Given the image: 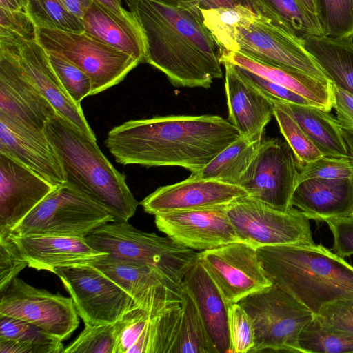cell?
I'll return each instance as SVG.
<instances>
[{
  "label": "cell",
  "mask_w": 353,
  "mask_h": 353,
  "mask_svg": "<svg viewBox=\"0 0 353 353\" xmlns=\"http://www.w3.org/2000/svg\"><path fill=\"white\" fill-rule=\"evenodd\" d=\"M157 228L174 241L194 250H208L238 241L226 205L155 215Z\"/></svg>",
  "instance_id": "17"
},
{
  "label": "cell",
  "mask_w": 353,
  "mask_h": 353,
  "mask_svg": "<svg viewBox=\"0 0 353 353\" xmlns=\"http://www.w3.org/2000/svg\"><path fill=\"white\" fill-rule=\"evenodd\" d=\"M54 188L30 169L0 153V235L10 234Z\"/></svg>",
  "instance_id": "19"
},
{
  "label": "cell",
  "mask_w": 353,
  "mask_h": 353,
  "mask_svg": "<svg viewBox=\"0 0 353 353\" xmlns=\"http://www.w3.org/2000/svg\"><path fill=\"white\" fill-rule=\"evenodd\" d=\"M270 98L274 104V116L281 134L294 152L297 166L306 165L323 157L294 119L286 102Z\"/></svg>",
  "instance_id": "35"
},
{
  "label": "cell",
  "mask_w": 353,
  "mask_h": 353,
  "mask_svg": "<svg viewBox=\"0 0 353 353\" xmlns=\"http://www.w3.org/2000/svg\"><path fill=\"white\" fill-rule=\"evenodd\" d=\"M286 103L294 119L324 156L352 157L338 119L314 106Z\"/></svg>",
  "instance_id": "29"
},
{
  "label": "cell",
  "mask_w": 353,
  "mask_h": 353,
  "mask_svg": "<svg viewBox=\"0 0 353 353\" xmlns=\"http://www.w3.org/2000/svg\"><path fill=\"white\" fill-rule=\"evenodd\" d=\"M324 36L353 39V0H315Z\"/></svg>",
  "instance_id": "38"
},
{
  "label": "cell",
  "mask_w": 353,
  "mask_h": 353,
  "mask_svg": "<svg viewBox=\"0 0 353 353\" xmlns=\"http://www.w3.org/2000/svg\"><path fill=\"white\" fill-rule=\"evenodd\" d=\"M203 24L211 33L220 51H230L236 29L250 18L254 11L249 7L238 4L232 7L200 9Z\"/></svg>",
  "instance_id": "34"
},
{
  "label": "cell",
  "mask_w": 353,
  "mask_h": 353,
  "mask_svg": "<svg viewBox=\"0 0 353 353\" xmlns=\"http://www.w3.org/2000/svg\"><path fill=\"white\" fill-rule=\"evenodd\" d=\"M248 196L241 187L190 175L174 184L161 186L140 203L144 211L162 213L225 206Z\"/></svg>",
  "instance_id": "18"
},
{
  "label": "cell",
  "mask_w": 353,
  "mask_h": 353,
  "mask_svg": "<svg viewBox=\"0 0 353 353\" xmlns=\"http://www.w3.org/2000/svg\"><path fill=\"white\" fill-rule=\"evenodd\" d=\"M302 353L353 352V334L325 327L314 316L301 334Z\"/></svg>",
  "instance_id": "36"
},
{
  "label": "cell",
  "mask_w": 353,
  "mask_h": 353,
  "mask_svg": "<svg viewBox=\"0 0 353 353\" xmlns=\"http://www.w3.org/2000/svg\"><path fill=\"white\" fill-rule=\"evenodd\" d=\"M0 338L28 343L40 347L43 353H63L62 341L42 328L19 319L0 316Z\"/></svg>",
  "instance_id": "39"
},
{
  "label": "cell",
  "mask_w": 353,
  "mask_h": 353,
  "mask_svg": "<svg viewBox=\"0 0 353 353\" xmlns=\"http://www.w3.org/2000/svg\"><path fill=\"white\" fill-rule=\"evenodd\" d=\"M122 19L135 25H139L133 14L127 10L130 0H94Z\"/></svg>",
  "instance_id": "52"
},
{
  "label": "cell",
  "mask_w": 353,
  "mask_h": 353,
  "mask_svg": "<svg viewBox=\"0 0 353 353\" xmlns=\"http://www.w3.org/2000/svg\"><path fill=\"white\" fill-rule=\"evenodd\" d=\"M37 28L25 11L0 8V48L19 52L26 43L37 39Z\"/></svg>",
  "instance_id": "40"
},
{
  "label": "cell",
  "mask_w": 353,
  "mask_h": 353,
  "mask_svg": "<svg viewBox=\"0 0 353 353\" xmlns=\"http://www.w3.org/2000/svg\"><path fill=\"white\" fill-rule=\"evenodd\" d=\"M272 284L316 315L325 305L353 299V266L321 244L256 248Z\"/></svg>",
  "instance_id": "3"
},
{
  "label": "cell",
  "mask_w": 353,
  "mask_h": 353,
  "mask_svg": "<svg viewBox=\"0 0 353 353\" xmlns=\"http://www.w3.org/2000/svg\"><path fill=\"white\" fill-rule=\"evenodd\" d=\"M241 136L220 116L172 115L126 121L105 143L117 163L179 166L195 174Z\"/></svg>",
  "instance_id": "1"
},
{
  "label": "cell",
  "mask_w": 353,
  "mask_h": 353,
  "mask_svg": "<svg viewBox=\"0 0 353 353\" xmlns=\"http://www.w3.org/2000/svg\"><path fill=\"white\" fill-rule=\"evenodd\" d=\"M232 64L241 74L268 96L289 103L316 107L312 102L296 92L266 79L240 65Z\"/></svg>",
  "instance_id": "48"
},
{
  "label": "cell",
  "mask_w": 353,
  "mask_h": 353,
  "mask_svg": "<svg viewBox=\"0 0 353 353\" xmlns=\"http://www.w3.org/2000/svg\"><path fill=\"white\" fill-rule=\"evenodd\" d=\"M0 153L30 169L55 188L65 183L61 163L44 130L0 117Z\"/></svg>",
  "instance_id": "20"
},
{
  "label": "cell",
  "mask_w": 353,
  "mask_h": 353,
  "mask_svg": "<svg viewBox=\"0 0 353 353\" xmlns=\"http://www.w3.org/2000/svg\"><path fill=\"white\" fill-rule=\"evenodd\" d=\"M85 238L109 258L153 266L181 284L199 259L194 250L167 236L139 230L128 221L108 223Z\"/></svg>",
  "instance_id": "5"
},
{
  "label": "cell",
  "mask_w": 353,
  "mask_h": 353,
  "mask_svg": "<svg viewBox=\"0 0 353 353\" xmlns=\"http://www.w3.org/2000/svg\"><path fill=\"white\" fill-rule=\"evenodd\" d=\"M63 284L84 323H114L136 305L131 296L93 265L57 268Z\"/></svg>",
  "instance_id": "11"
},
{
  "label": "cell",
  "mask_w": 353,
  "mask_h": 353,
  "mask_svg": "<svg viewBox=\"0 0 353 353\" xmlns=\"http://www.w3.org/2000/svg\"><path fill=\"white\" fill-rule=\"evenodd\" d=\"M221 63L227 61L282 85L327 112L333 108V84L300 71L271 66L255 61L240 53L220 51Z\"/></svg>",
  "instance_id": "26"
},
{
  "label": "cell",
  "mask_w": 353,
  "mask_h": 353,
  "mask_svg": "<svg viewBox=\"0 0 353 353\" xmlns=\"http://www.w3.org/2000/svg\"><path fill=\"white\" fill-rule=\"evenodd\" d=\"M334 104L337 119L343 127L353 128V95L333 85Z\"/></svg>",
  "instance_id": "50"
},
{
  "label": "cell",
  "mask_w": 353,
  "mask_h": 353,
  "mask_svg": "<svg viewBox=\"0 0 353 353\" xmlns=\"http://www.w3.org/2000/svg\"><path fill=\"white\" fill-rule=\"evenodd\" d=\"M229 353L250 352L254 345V328L247 312L238 303L228 306Z\"/></svg>",
  "instance_id": "44"
},
{
  "label": "cell",
  "mask_w": 353,
  "mask_h": 353,
  "mask_svg": "<svg viewBox=\"0 0 353 353\" xmlns=\"http://www.w3.org/2000/svg\"><path fill=\"white\" fill-rule=\"evenodd\" d=\"M26 12L37 28L84 32L81 19L70 12L61 0H28Z\"/></svg>",
  "instance_id": "37"
},
{
  "label": "cell",
  "mask_w": 353,
  "mask_h": 353,
  "mask_svg": "<svg viewBox=\"0 0 353 353\" xmlns=\"http://www.w3.org/2000/svg\"><path fill=\"white\" fill-rule=\"evenodd\" d=\"M343 132V137L347 143L348 150L353 158V129L349 128H342Z\"/></svg>",
  "instance_id": "56"
},
{
  "label": "cell",
  "mask_w": 353,
  "mask_h": 353,
  "mask_svg": "<svg viewBox=\"0 0 353 353\" xmlns=\"http://www.w3.org/2000/svg\"><path fill=\"white\" fill-rule=\"evenodd\" d=\"M0 353H43L34 345L14 339L0 338Z\"/></svg>",
  "instance_id": "53"
},
{
  "label": "cell",
  "mask_w": 353,
  "mask_h": 353,
  "mask_svg": "<svg viewBox=\"0 0 353 353\" xmlns=\"http://www.w3.org/2000/svg\"><path fill=\"white\" fill-rule=\"evenodd\" d=\"M19 59L25 72L52 105L57 114L89 137L96 139L81 105L71 98L63 86L50 62L47 51L37 39L21 47Z\"/></svg>",
  "instance_id": "23"
},
{
  "label": "cell",
  "mask_w": 353,
  "mask_h": 353,
  "mask_svg": "<svg viewBox=\"0 0 353 353\" xmlns=\"http://www.w3.org/2000/svg\"><path fill=\"white\" fill-rule=\"evenodd\" d=\"M247 4L254 12L303 41L308 36H324L317 16L299 0H247Z\"/></svg>",
  "instance_id": "30"
},
{
  "label": "cell",
  "mask_w": 353,
  "mask_h": 353,
  "mask_svg": "<svg viewBox=\"0 0 353 353\" xmlns=\"http://www.w3.org/2000/svg\"><path fill=\"white\" fill-rule=\"evenodd\" d=\"M181 304L150 317L132 353H171L179 332Z\"/></svg>",
  "instance_id": "33"
},
{
  "label": "cell",
  "mask_w": 353,
  "mask_h": 353,
  "mask_svg": "<svg viewBox=\"0 0 353 353\" xmlns=\"http://www.w3.org/2000/svg\"><path fill=\"white\" fill-rule=\"evenodd\" d=\"M48 54L50 62L63 86L76 103L80 104L83 99L91 96L92 81L85 72L61 56L50 52Z\"/></svg>",
  "instance_id": "42"
},
{
  "label": "cell",
  "mask_w": 353,
  "mask_h": 353,
  "mask_svg": "<svg viewBox=\"0 0 353 353\" xmlns=\"http://www.w3.org/2000/svg\"><path fill=\"white\" fill-rule=\"evenodd\" d=\"M128 8L145 36V63L162 72L172 85L208 89L223 77L220 49L200 9L154 0H130Z\"/></svg>",
  "instance_id": "2"
},
{
  "label": "cell",
  "mask_w": 353,
  "mask_h": 353,
  "mask_svg": "<svg viewBox=\"0 0 353 353\" xmlns=\"http://www.w3.org/2000/svg\"><path fill=\"white\" fill-rule=\"evenodd\" d=\"M238 303L253 322L254 345L250 352H301V334L315 315L294 297L272 284Z\"/></svg>",
  "instance_id": "6"
},
{
  "label": "cell",
  "mask_w": 353,
  "mask_h": 353,
  "mask_svg": "<svg viewBox=\"0 0 353 353\" xmlns=\"http://www.w3.org/2000/svg\"><path fill=\"white\" fill-rule=\"evenodd\" d=\"M181 285L194 301L218 352L229 353L228 305L199 259L185 275Z\"/></svg>",
  "instance_id": "25"
},
{
  "label": "cell",
  "mask_w": 353,
  "mask_h": 353,
  "mask_svg": "<svg viewBox=\"0 0 353 353\" xmlns=\"http://www.w3.org/2000/svg\"><path fill=\"white\" fill-rule=\"evenodd\" d=\"M64 6L77 17L82 19L93 0H61Z\"/></svg>",
  "instance_id": "54"
},
{
  "label": "cell",
  "mask_w": 353,
  "mask_h": 353,
  "mask_svg": "<svg viewBox=\"0 0 353 353\" xmlns=\"http://www.w3.org/2000/svg\"><path fill=\"white\" fill-rule=\"evenodd\" d=\"M334 237L332 251L344 258L353 254V215L326 219Z\"/></svg>",
  "instance_id": "49"
},
{
  "label": "cell",
  "mask_w": 353,
  "mask_h": 353,
  "mask_svg": "<svg viewBox=\"0 0 353 353\" xmlns=\"http://www.w3.org/2000/svg\"><path fill=\"white\" fill-rule=\"evenodd\" d=\"M12 236L21 249L28 267L53 272L57 268L92 265L108 256L93 248L85 237L56 235Z\"/></svg>",
  "instance_id": "22"
},
{
  "label": "cell",
  "mask_w": 353,
  "mask_h": 353,
  "mask_svg": "<svg viewBox=\"0 0 353 353\" xmlns=\"http://www.w3.org/2000/svg\"><path fill=\"white\" fill-rule=\"evenodd\" d=\"M37 39L48 52L65 58L90 77L91 96L116 85L140 64L85 32L37 28Z\"/></svg>",
  "instance_id": "8"
},
{
  "label": "cell",
  "mask_w": 353,
  "mask_h": 353,
  "mask_svg": "<svg viewBox=\"0 0 353 353\" xmlns=\"http://www.w3.org/2000/svg\"><path fill=\"white\" fill-rule=\"evenodd\" d=\"M291 204L316 221L353 215V177L304 180L296 185Z\"/></svg>",
  "instance_id": "24"
},
{
  "label": "cell",
  "mask_w": 353,
  "mask_h": 353,
  "mask_svg": "<svg viewBox=\"0 0 353 353\" xmlns=\"http://www.w3.org/2000/svg\"><path fill=\"white\" fill-rule=\"evenodd\" d=\"M166 5L189 10L210 9L218 7H232L238 4L248 6L247 0H154Z\"/></svg>",
  "instance_id": "51"
},
{
  "label": "cell",
  "mask_w": 353,
  "mask_h": 353,
  "mask_svg": "<svg viewBox=\"0 0 353 353\" xmlns=\"http://www.w3.org/2000/svg\"><path fill=\"white\" fill-rule=\"evenodd\" d=\"M298 172L294 152L286 141L277 137L263 139L255 159L239 186L248 196L285 212L292 208Z\"/></svg>",
  "instance_id": "13"
},
{
  "label": "cell",
  "mask_w": 353,
  "mask_h": 353,
  "mask_svg": "<svg viewBox=\"0 0 353 353\" xmlns=\"http://www.w3.org/2000/svg\"><path fill=\"white\" fill-rule=\"evenodd\" d=\"M303 6L311 13L316 14V5L315 0H299Z\"/></svg>",
  "instance_id": "57"
},
{
  "label": "cell",
  "mask_w": 353,
  "mask_h": 353,
  "mask_svg": "<svg viewBox=\"0 0 353 353\" xmlns=\"http://www.w3.org/2000/svg\"><path fill=\"white\" fill-rule=\"evenodd\" d=\"M230 51L261 63L329 80L304 48L303 40L256 12L236 28Z\"/></svg>",
  "instance_id": "10"
},
{
  "label": "cell",
  "mask_w": 353,
  "mask_h": 353,
  "mask_svg": "<svg viewBox=\"0 0 353 353\" xmlns=\"http://www.w3.org/2000/svg\"><path fill=\"white\" fill-rule=\"evenodd\" d=\"M199 259L228 306L272 285L256 248L238 241L199 252Z\"/></svg>",
  "instance_id": "14"
},
{
  "label": "cell",
  "mask_w": 353,
  "mask_h": 353,
  "mask_svg": "<svg viewBox=\"0 0 353 353\" xmlns=\"http://www.w3.org/2000/svg\"><path fill=\"white\" fill-rule=\"evenodd\" d=\"M44 132L61 163L65 183L106 208L115 221H128L139 205L125 176L109 161L93 139L59 114Z\"/></svg>",
  "instance_id": "4"
},
{
  "label": "cell",
  "mask_w": 353,
  "mask_h": 353,
  "mask_svg": "<svg viewBox=\"0 0 353 353\" xmlns=\"http://www.w3.org/2000/svg\"><path fill=\"white\" fill-rule=\"evenodd\" d=\"M181 306L179 332L171 353H219L194 301L185 289Z\"/></svg>",
  "instance_id": "32"
},
{
  "label": "cell",
  "mask_w": 353,
  "mask_h": 353,
  "mask_svg": "<svg viewBox=\"0 0 353 353\" xmlns=\"http://www.w3.org/2000/svg\"><path fill=\"white\" fill-rule=\"evenodd\" d=\"M92 265L120 285L151 317L181 304V284L153 266L108 256Z\"/></svg>",
  "instance_id": "15"
},
{
  "label": "cell",
  "mask_w": 353,
  "mask_h": 353,
  "mask_svg": "<svg viewBox=\"0 0 353 353\" xmlns=\"http://www.w3.org/2000/svg\"><path fill=\"white\" fill-rule=\"evenodd\" d=\"M303 46L332 84L353 95V39L312 35Z\"/></svg>",
  "instance_id": "28"
},
{
  "label": "cell",
  "mask_w": 353,
  "mask_h": 353,
  "mask_svg": "<svg viewBox=\"0 0 353 353\" xmlns=\"http://www.w3.org/2000/svg\"><path fill=\"white\" fill-rule=\"evenodd\" d=\"M28 0H0V8L26 12Z\"/></svg>",
  "instance_id": "55"
},
{
  "label": "cell",
  "mask_w": 353,
  "mask_h": 353,
  "mask_svg": "<svg viewBox=\"0 0 353 353\" xmlns=\"http://www.w3.org/2000/svg\"><path fill=\"white\" fill-rule=\"evenodd\" d=\"M226 210L239 240L256 248L315 244L310 219L294 207L281 211L246 196L226 205Z\"/></svg>",
  "instance_id": "9"
},
{
  "label": "cell",
  "mask_w": 353,
  "mask_h": 353,
  "mask_svg": "<svg viewBox=\"0 0 353 353\" xmlns=\"http://www.w3.org/2000/svg\"><path fill=\"white\" fill-rule=\"evenodd\" d=\"M150 317L147 312L135 305L114 323V353H131Z\"/></svg>",
  "instance_id": "43"
},
{
  "label": "cell",
  "mask_w": 353,
  "mask_h": 353,
  "mask_svg": "<svg viewBox=\"0 0 353 353\" xmlns=\"http://www.w3.org/2000/svg\"><path fill=\"white\" fill-rule=\"evenodd\" d=\"M261 141L241 135L202 170L191 175L239 185L255 159Z\"/></svg>",
  "instance_id": "31"
},
{
  "label": "cell",
  "mask_w": 353,
  "mask_h": 353,
  "mask_svg": "<svg viewBox=\"0 0 353 353\" xmlns=\"http://www.w3.org/2000/svg\"><path fill=\"white\" fill-rule=\"evenodd\" d=\"M114 323L85 324L78 336L65 347L63 353H114Z\"/></svg>",
  "instance_id": "41"
},
{
  "label": "cell",
  "mask_w": 353,
  "mask_h": 353,
  "mask_svg": "<svg viewBox=\"0 0 353 353\" xmlns=\"http://www.w3.org/2000/svg\"><path fill=\"white\" fill-rule=\"evenodd\" d=\"M112 221L114 217L106 208L65 183L47 195L11 234L85 237Z\"/></svg>",
  "instance_id": "7"
},
{
  "label": "cell",
  "mask_w": 353,
  "mask_h": 353,
  "mask_svg": "<svg viewBox=\"0 0 353 353\" xmlns=\"http://www.w3.org/2000/svg\"><path fill=\"white\" fill-rule=\"evenodd\" d=\"M0 316L32 323L61 341L68 338L79 324L71 297L37 288L18 277L1 292Z\"/></svg>",
  "instance_id": "12"
},
{
  "label": "cell",
  "mask_w": 353,
  "mask_h": 353,
  "mask_svg": "<svg viewBox=\"0 0 353 353\" xmlns=\"http://www.w3.org/2000/svg\"><path fill=\"white\" fill-rule=\"evenodd\" d=\"M84 32L105 44L145 63L146 43L139 25L119 17L95 1L83 14Z\"/></svg>",
  "instance_id": "27"
},
{
  "label": "cell",
  "mask_w": 353,
  "mask_h": 353,
  "mask_svg": "<svg viewBox=\"0 0 353 353\" xmlns=\"http://www.w3.org/2000/svg\"><path fill=\"white\" fill-rule=\"evenodd\" d=\"M19 55L0 49V117L44 130L57 112L25 72Z\"/></svg>",
  "instance_id": "16"
},
{
  "label": "cell",
  "mask_w": 353,
  "mask_h": 353,
  "mask_svg": "<svg viewBox=\"0 0 353 353\" xmlns=\"http://www.w3.org/2000/svg\"><path fill=\"white\" fill-rule=\"evenodd\" d=\"M298 167L296 185L310 179H343L353 177V158L323 156Z\"/></svg>",
  "instance_id": "45"
},
{
  "label": "cell",
  "mask_w": 353,
  "mask_h": 353,
  "mask_svg": "<svg viewBox=\"0 0 353 353\" xmlns=\"http://www.w3.org/2000/svg\"><path fill=\"white\" fill-rule=\"evenodd\" d=\"M225 67V89L228 121L241 135L262 140L265 126L274 115V104L268 96L241 74L234 65L221 61Z\"/></svg>",
  "instance_id": "21"
},
{
  "label": "cell",
  "mask_w": 353,
  "mask_h": 353,
  "mask_svg": "<svg viewBox=\"0 0 353 353\" xmlns=\"http://www.w3.org/2000/svg\"><path fill=\"white\" fill-rule=\"evenodd\" d=\"M315 319L325 327L353 334V299H340L324 305Z\"/></svg>",
  "instance_id": "47"
},
{
  "label": "cell",
  "mask_w": 353,
  "mask_h": 353,
  "mask_svg": "<svg viewBox=\"0 0 353 353\" xmlns=\"http://www.w3.org/2000/svg\"><path fill=\"white\" fill-rule=\"evenodd\" d=\"M27 266L28 261L12 235H0V293Z\"/></svg>",
  "instance_id": "46"
}]
</instances>
